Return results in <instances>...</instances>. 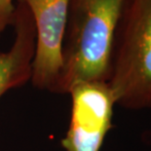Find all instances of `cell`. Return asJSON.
Returning a JSON list of instances; mask_svg holds the SVG:
<instances>
[{
	"instance_id": "1",
	"label": "cell",
	"mask_w": 151,
	"mask_h": 151,
	"mask_svg": "<svg viewBox=\"0 0 151 151\" xmlns=\"http://www.w3.org/2000/svg\"><path fill=\"white\" fill-rule=\"evenodd\" d=\"M128 0H69L56 93L81 82H107L118 24Z\"/></svg>"
},
{
	"instance_id": "6",
	"label": "cell",
	"mask_w": 151,
	"mask_h": 151,
	"mask_svg": "<svg viewBox=\"0 0 151 151\" xmlns=\"http://www.w3.org/2000/svg\"><path fill=\"white\" fill-rule=\"evenodd\" d=\"M14 12V0H0V35L6 29V27L12 25Z\"/></svg>"
},
{
	"instance_id": "5",
	"label": "cell",
	"mask_w": 151,
	"mask_h": 151,
	"mask_svg": "<svg viewBox=\"0 0 151 151\" xmlns=\"http://www.w3.org/2000/svg\"><path fill=\"white\" fill-rule=\"evenodd\" d=\"M13 18L14 41L9 51H0V98L30 81L32 74L36 33L33 19L22 0H17Z\"/></svg>"
},
{
	"instance_id": "4",
	"label": "cell",
	"mask_w": 151,
	"mask_h": 151,
	"mask_svg": "<svg viewBox=\"0 0 151 151\" xmlns=\"http://www.w3.org/2000/svg\"><path fill=\"white\" fill-rule=\"evenodd\" d=\"M33 19L36 43L30 81L35 88L56 93L69 0H22Z\"/></svg>"
},
{
	"instance_id": "2",
	"label": "cell",
	"mask_w": 151,
	"mask_h": 151,
	"mask_svg": "<svg viewBox=\"0 0 151 151\" xmlns=\"http://www.w3.org/2000/svg\"><path fill=\"white\" fill-rule=\"evenodd\" d=\"M107 83L116 104L151 109V0H128L115 35Z\"/></svg>"
},
{
	"instance_id": "3",
	"label": "cell",
	"mask_w": 151,
	"mask_h": 151,
	"mask_svg": "<svg viewBox=\"0 0 151 151\" xmlns=\"http://www.w3.org/2000/svg\"><path fill=\"white\" fill-rule=\"evenodd\" d=\"M71 116L62 140L65 151H99L112 128L114 95L107 82L78 83L70 89Z\"/></svg>"
}]
</instances>
